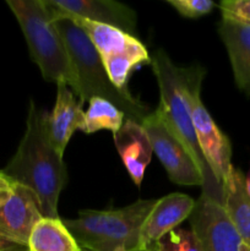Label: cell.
Segmentation results:
<instances>
[{"instance_id":"1","label":"cell","mask_w":250,"mask_h":251,"mask_svg":"<svg viewBox=\"0 0 250 251\" xmlns=\"http://www.w3.org/2000/svg\"><path fill=\"white\" fill-rule=\"evenodd\" d=\"M2 173L36 195L43 217H59V196L68 183V171L44 130V112L29 100L24 137Z\"/></svg>"},{"instance_id":"2","label":"cell","mask_w":250,"mask_h":251,"mask_svg":"<svg viewBox=\"0 0 250 251\" xmlns=\"http://www.w3.org/2000/svg\"><path fill=\"white\" fill-rule=\"evenodd\" d=\"M151 65L159 88V105L156 110L198 163L205 180L202 194L222 205L223 188L201 153L189 102V92L195 81L205 77V69L198 65H175L162 49L153 54Z\"/></svg>"},{"instance_id":"3","label":"cell","mask_w":250,"mask_h":251,"mask_svg":"<svg viewBox=\"0 0 250 251\" xmlns=\"http://www.w3.org/2000/svg\"><path fill=\"white\" fill-rule=\"evenodd\" d=\"M56 29L60 33L75 68L78 82L77 98L85 103L93 97H100L119 108L126 119L141 124L151 113L150 108L129 91H120L108 77L100 54L88 37L69 17L50 15Z\"/></svg>"},{"instance_id":"4","label":"cell","mask_w":250,"mask_h":251,"mask_svg":"<svg viewBox=\"0 0 250 251\" xmlns=\"http://www.w3.org/2000/svg\"><path fill=\"white\" fill-rule=\"evenodd\" d=\"M26 39L29 55L49 82H64L77 97L78 82L65 43L44 0H6Z\"/></svg>"},{"instance_id":"5","label":"cell","mask_w":250,"mask_h":251,"mask_svg":"<svg viewBox=\"0 0 250 251\" xmlns=\"http://www.w3.org/2000/svg\"><path fill=\"white\" fill-rule=\"evenodd\" d=\"M157 200H139L119 210H82L75 220H63L82 251H142L145 220Z\"/></svg>"},{"instance_id":"6","label":"cell","mask_w":250,"mask_h":251,"mask_svg":"<svg viewBox=\"0 0 250 251\" xmlns=\"http://www.w3.org/2000/svg\"><path fill=\"white\" fill-rule=\"evenodd\" d=\"M141 125L149 135L152 150L166 169L168 178L178 185L203 188L205 180L198 163L180 140L167 126L158 112L153 110L150 113Z\"/></svg>"},{"instance_id":"7","label":"cell","mask_w":250,"mask_h":251,"mask_svg":"<svg viewBox=\"0 0 250 251\" xmlns=\"http://www.w3.org/2000/svg\"><path fill=\"white\" fill-rule=\"evenodd\" d=\"M202 81L203 77L195 81L189 92L191 119L201 153L207 162L215 178L222 185L223 181L228 178L232 169L234 168L230 162L232 146L229 139L221 131L201 100Z\"/></svg>"},{"instance_id":"8","label":"cell","mask_w":250,"mask_h":251,"mask_svg":"<svg viewBox=\"0 0 250 251\" xmlns=\"http://www.w3.org/2000/svg\"><path fill=\"white\" fill-rule=\"evenodd\" d=\"M188 220L202 251L240 250L242 238L225 207L210 196L201 194Z\"/></svg>"},{"instance_id":"9","label":"cell","mask_w":250,"mask_h":251,"mask_svg":"<svg viewBox=\"0 0 250 251\" xmlns=\"http://www.w3.org/2000/svg\"><path fill=\"white\" fill-rule=\"evenodd\" d=\"M42 217L36 195L15 184L10 199L0 207V251L28 250L32 228Z\"/></svg>"},{"instance_id":"10","label":"cell","mask_w":250,"mask_h":251,"mask_svg":"<svg viewBox=\"0 0 250 251\" xmlns=\"http://www.w3.org/2000/svg\"><path fill=\"white\" fill-rule=\"evenodd\" d=\"M53 15H70L87 21L108 25L136 37V12L114 0H44Z\"/></svg>"},{"instance_id":"11","label":"cell","mask_w":250,"mask_h":251,"mask_svg":"<svg viewBox=\"0 0 250 251\" xmlns=\"http://www.w3.org/2000/svg\"><path fill=\"white\" fill-rule=\"evenodd\" d=\"M56 100L53 110L44 113V130L51 146L64 156L66 146L76 130L82 131L85 124L83 102L66 83H56Z\"/></svg>"},{"instance_id":"12","label":"cell","mask_w":250,"mask_h":251,"mask_svg":"<svg viewBox=\"0 0 250 251\" xmlns=\"http://www.w3.org/2000/svg\"><path fill=\"white\" fill-rule=\"evenodd\" d=\"M195 200L185 194L174 193L158 199L141 228L142 251L154 247L164 235L176 229L193 212Z\"/></svg>"},{"instance_id":"13","label":"cell","mask_w":250,"mask_h":251,"mask_svg":"<svg viewBox=\"0 0 250 251\" xmlns=\"http://www.w3.org/2000/svg\"><path fill=\"white\" fill-rule=\"evenodd\" d=\"M113 136L115 149L130 178L135 185L140 186L153 153L149 135L141 124L125 119L122 127Z\"/></svg>"},{"instance_id":"14","label":"cell","mask_w":250,"mask_h":251,"mask_svg":"<svg viewBox=\"0 0 250 251\" xmlns=\"http://www.w3.org/2000/svg\"><path fill=\"white\" fill-rule=\"evenodd\" d=\"M218 33L227 48L235 85L250 98V25L222 17Z\"/></svg>"},{"instance_id":"15","label":"cell","mask_w":250,"mask_h":251,"mask_svg":"<svg viewBox=\"0 0 250 251\" xmlns=\"http://www.w3.org/2000/svg\"><path fill=\"white\" fill-rule=\"evenodd\" d=\"M222 188V206L242 238L243 244L250 248V200L244 189V174L233 168L223 181Z\"/></svg>"},{"instance_id":"16","label":"cell","mask_w":250,"mask_h":251,"mask_svg":"<svg viewBox=\"0 0 250 251\" xmlns=\"http://www.w3.org/2000/svg\"><path fill=\"white\" fill-rule=\"evenodd\" d=\"M28 251H82L59 217H42L32 228Z\"/></svg>"},{"instance_id":"17","label":"cell","mask_w":250,"mask_h":251,"mask_svg":"<svg viewBox=\"0 0 250 251\" xmlns=\"http://www.w3.org/2000/svg\"><path fill=\"white\" fill-rule=\"evenodd\" d=\"M102 61L113 85L120 91H129L127 81L130 74L142 64H151V56L146 47L140 41L127 50L117 55L103 58Z\"/></svg>"},{"instance_id":"18","label":"cell","mask_w":250,"mask_h":251,"mask_svg":"<svg viewBox=\"0 0 250 251\" xmlns=\"http://www.w3.org/2000/svg\"><path fill=\"white\" fill-rule=\"evenodd\" d=\"M125 119L124 113L109 100L93 97L88 100L82 131L85 134H92L100 130H109L115 134L124 124Z\"/></svg>"},{"instance_id":"19","label":"cell","mask_w":250,"mask_h":251,"mask_svg":"<svg viewBox=\"0 0 250 251\" xmlns=\"http://www.w3.org/2000/svg\"><path fill=\"white\" fill-rule=\"evenodd\" d=\"M154 247L158 251H202L193 230L176 229L164 235Z\"/></svg>"},{"instance_id":"20","label":"cell","mask_w":250,"mask_h":251,"mask_svg":"<svg viewBox=\"0 0 250 251\" xmlns=\"http://www.w3.org/2000/svg\"><path fill=\"white\" fill-rule=\"evenodd\" d=\"M167 4L174 7V10L186 19L205 16L217 6L211 0H167Z\"/></svg>"},{"instance_id":"21","label":"cell","mask_w":250,"mask_h":251,"mask_svg":"<svg viewBox=\"0 0 250 251\" xmlns=\"http://www.w3.org/2000/svg\"><path fill=\"white\" fill-rule=\"evenodd\" d=\"M220 10L223 19L250 25V0H223Z\"/></svg>"},{"instance_id":"22","label":"cell","mask_w":250,"mask_h":251,"mask_svg":"<svg viewBox=\"0 0 250 251\" xmlns=\"http://www.w3.org/2000/svg\"><path fill=\"white\" fill-rule=\"evenodd\" d=\"M14 188H11V189L0 188V207H1V206L4 205L7 200H9L10 196H11V194H12V191H14Z\"/></svg>"},{"instance_id":"23","label":"cell","mask_w":250,"mask_h":251,"mask_svg":"<svg viewBox=\"0 0 250 251\" xmlns=\"http://www.w3.org/2000/svg\"><path fill=\"white\" fill-rule=\"evenodd\" d=\"M15 186V183H12L1 171H0V188L4 189H11Z\"/></svg>"},{"instance_id":"24","label":"cell","mask_w":250,"mask_h":251,"mask_svg":"<svg viewBox=\"0 0 250 251\" xmlns=\"http://www.w3.org/2000/svg\"><path fill=\"white\" fill-rule=\"evenodd\" d=\"M244 189H245V193H247V196L250 200V169L249 172L244 176Z\"/></svg>"},{"instance_id":"25","label":"cell","mask_w":250,"mask_h":251,"mask_svg":"<svg viewBox=\"0 0 250 251\" xmlns=\"http://www.w3.org/2000/svg\"><path fill=\"white\" fill-rule=\"evenodd\" d=\"M239 251H250V248L248 247V245L242 244V245H240V250Z\"/></svg>"},{"instance_id":"26","label":"cell","mask_w":250,"mask_h":251,"mask_svg":"<svg viewBox=\"0 0 250 251\" xmlns=\"http://www.w3.org/2000/svg\"><path fill=\"white\" fill-rule=\"evenodd\" d=\"M146 251H158V250H157L156 247H152V248H150V249H147Z\"/></svg>"},{"instance_id":"27","label":"cell","mask_w":250,"mask_h":251,"mask_svg":"<svg viewBox=\"0 0 250 251\" xmlns=\"http://www.w3.org/2000/svg\"><path fill=\"white\" fill-rule=\"evenodd\" d=\"M22 251H28V250H22Z\"/></svg>"}]
</instances>
